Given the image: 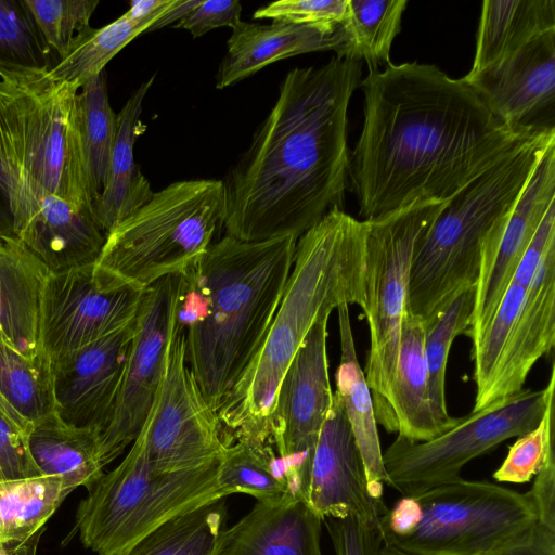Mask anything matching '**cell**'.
Listing matches in <instances>:
<instances>
[{"label":"cell","instance_id":"1","mask_svg":"<svg viewBox=\"0 0 555 555\" xmlns=\"http://www.w3.org/2000/svg\"><path fill=\"white\" fill-rule=\"evenodd\" d=\"M360 85L364 120L349 178L363 221L447 202L534 132L506 126L464 78L436 65L389 62Z\"/></svg>","mask_w":555,"mask_h":555},{"label":"cell","instance_id":"2","mask_svg":"<svg viewBox=\"0 0 555 555\" xmlns=\"http://www.w3.org/2000/svg\"><path fill=\"white\" fill-rule=\"evenodd\" d=\"M361 67L335 56L286 74L273 107L222 180L227 235L298 238L341 209L350 166L348 107Z\"/></svg>","mask_w":555,"mask_h":555},{"label":"cell","instance_id":"3","mask_svg":"<svg viewBox=\"0 0 555 555\" xmlns=\"http://www.w3.org/2000/svg\"><path fill=\"white\" fill-rule=\"evenodd\" d=\"M297 240L224 235L179 275L185 358L215 412L261 346L292 270Z\"/></svg>","mask_w":555,"mask_h":555},{"label":"cell","instance_id":"4","mask_svg":"<svg viewBox=\"0 0 555 555\" xmlns=\"http://www.w3.org/2000/svg\"><path fill=\"white\" fill-rule=\"evenodd\" d=\"M367 222L333 209L298 237L280 305L245 372L217 412L232 440L271 446L280 383L314 323L343 305H364Z\"/></svg>","mask_w":555,"mask_h":555},{"label":"cell","instance_id":"5","mask_svg":"<svg viewBox=\"0 0 555 555\" xmlns=\"http://www.w3.org/2000/svg\"><path fill=\"white\" fill-rule=\"evenodd\" d=\"M554 144L555 129L532 132L444 203L415 247L408 295L411 314L426 321L476 286L535 167Z\"/></svg>","mask_w":555,"mask_h":555},{"label":"cell","instance_id":"6","mask_svg":"<svg viewBox=\"0 0 555 555\" xmlns=\"http://www.w3.org/2000/svg\"><path fill=\"white\" fill-rule=\"evenodd\" d=\"M47 70L21 67L0 77V190L7 209L54 195L93 211L79 89Z\"/></svg>","mask_w":555,"mask_h":555},{"label":"cell","instance_id":"7","mask_svg":"<svg viewBox=\"0 0 555 555\" xmlns=\"http://www.w3.org/2000/svg\"><path fill=\"white\" fill-rule=\"evenodd\" d=\"M222 180L173 182L117 223L93 264L100 282L144 291L193 267L222 227Z\"/></svg>","mask_w":555,"mask_h":555},{"label":"cell","instance_id":"8","mask_svg":"<svg viewBox=\"0 0 555 555\" xmlns=\"http://www.w3.org/2000/svg\"><path fill=\"white\" fill-rule=\"evenodd\" d=\"M219 461L156 472L147 461L143 425L125 459L80 502L76 524L82 544L98 555H122L169 520L227 498L218 482Z\"/></svg>","mask_w":555,"mask_h":555},{"label":"cell","instance_id":"9","mask_svg":"<svg viewBox=\"0 0 555 555\" xmlns=\"http://www.w3.org/2000/svg\"><path fill=\"white\" fill-rule=\"evenodd\" d=\"M446 202H425L366 221L364 305L370 349L364 375L376 421L390 433L389 392L395 378L402 322L408 314L415 247Z\"/></svg>","mask_w":555,"mask_h":555},{"label":"cell","instance_id":"10","mask_svg":"<svg viewBox=\"0 0 555 555\" xmlns=\"http://www.w3.org/2000/svg\"><path fill=\"white\" fill-rule=\"evenodd\" d=\"M553 391L554 362L544 389L522 388L513 396L495 400L483 409L457 417L454 426L427 441L416 442L398 436L383 453L386 485L402 496H416L460 479L462 468L469 461L533 429Z\"/></svg>","mask_w":555,"mask_h":555},{"label":"cell","instance_id":"11","mask_svg":"<svg viewBox=\"0 0 555 555\" xmlns=\"http://www.w3.org/2000/svg\"><path fill=\"white\" fill-rule=\"evenodd\" d=\"M418 526L408 537L383 542L410 555H489L537 522L526 494L489 481H455L415 496Z\"/></svg>","mask_w":555,"mask_h":555},{"label":"cell","instance_id":"12","mask_svg":"<svg viewBox=\"0 0 555 555\" xmlns=\"http://www.w3.org/2000/svg\"><path fill=\"white\" fill-rule=\"evenodd\" d=\"M144 427L147 461L160 473L218 460L228 443L217 412L206 401L188 365L184 334L177 315L162 384Z\"/></svg>","mask_w":555,"mask_h":555},{"label":"cell","instance_id":"13","mask_svg":"<svg viewBox=\"0 0 555 555\" xmlns=\"http://www.w3.org/2000/svg\"><path fill=\"white\" fill-rule=\"evenodd\" d=\"M320 318L288 365L270 416V441L292 494L302 498L313 451L333 401L327 322Z\"/></svg>","mask_w":555,"mask_h":555},{"label":"cell","instance_id":"14","mask_svg":"<svg viewBox=\"0 0 555 555\" xmlns=\"http://www.w3.org/2000/svg\"><path fill=\"white\" fill-rule=\"evenodd\" d=\"M178 297L179 275L162 279L143 291L116 403L101 435L105 466L133 443L150 415L163 379Z\"/></svg>","mask_w":555,"mask_h":555},{"label":"cell","instance_id":"15","mask_svg":"<svg viewBox=\"0 0 555 555\" xmlns=\"http://www.w3.org/2000/svg\"><path fill=\"white\" fill-rule=\"evenodd\" d=\"M142 294L103 284L93 264L50 272L41 304V354L51 363L130 324Z\"/></svg>","mask_w":555,"mask_h":555},{"label":"cell","instance_id":"16","mask_svg":"<svg viewBox=\"0 0 555 555\" xmlns=\"http://www.w3.org/2000/svg\"><path fill=\"white\" fill-rule=\"evenodd\" d=\"M463 78L509 128L520 132L555 129V29Z\"/></svg>","mask_w":555,"mask_h":555},{"label":"cell","instance_id":"17","mask_svg":"<svg viewBox=\"0 0 555 555\" xmlns=\"http://www.w3.org/2000/svg\"><path fill=\"white\" fill-rule=\"evenodd\" d=\"M302 499L322 519L353 516L380 526L388 509L383 499L370 493L365 467L336 391L313 451Z\"/></svg>","mask_w":555,"mask_h":555},{"label":"cell","instance_id":"18","mask_svg":"<svg viewBox=\"0 0 555 555\" xmlns=\"http://www.w3.org/2000/svg\"><path fill=\"white\" fill-rule=\"evenodd\" d=\"M134 321L50 363L54 412L64 422L105 430L120 388Z\"/></svg>","mask_w":555,"mask_h":555},{"label":"cell","instance_id":"19","mask_svg":"<svg viewBox=\"0 0 555 555\" xmlns=\"http://www.w3.org/2000/svg\"><path fill=\"white\" fill-rule=\"evenodd\" d=\"M555 204V144L545 152L517 202L495 253L480 269L466 335L474 340L488 325L548 208Z\"/></svg>","mask_w":555,"mask_h":555},{"label":"cell","instance_id":"20","mask_svg":"<svg viewBox=\"0 0 555 555\" xmlns=\"http://www.w3.org/2000/svg\"><path fill=\"white\" fill-rule=\"evenodd\" d=\"M555 345V243L552 244L526 288L518 318L505 345L491 384L472 411L513 396L524 388L535 362Z\"/></svg>","mask_w":555,"mask_h":555},{"label":"cell","instance_id":"21","mask_svg":"<svg viewBox=\"0 0 555 555\" xmlns=\"http://www.w3.org/2000/svg\"><path fill=\"white\" fill-rule=\"evenodd\" d=\"M322 522L298 495L257 501L244 517L223 529L214 555H322Z\"/></svg>","mask_w":555,"mask_h":555},{"label":"cell","instance_id":"22","mask_svg":"<svg viewBox=\"0 0 555 555\" xmlns=\"http://www.w3.org/2000/svg\"><path fill=\"white\" fill-rule=\"evenodd\" d=\"M344 43L341 26L241 21L232 28L227 41V52L216 75V87H229L271 63L294 55L327 50L337 52Z\"/></svg>","mask_w":555,"mask_h":555},{"label":"cell","instance_id":"23","mask_svg":"<svg viewBox=\"0 0 555 555\" xmlns=\"http://www.w3.org/2000/svg\"><path fill=\"white\" fill-rule=\"evenodd\" d=\"M49 273L18 240L1 234L0 334L7 346L29 359L42 356L41 304Z\"/></svg>","mask_w":555,"mask_h":555},{"label":"cell","instance_id":"24","mask_svg":"<svg viewBox=\"0 0 555 555\" xmlns=\"http://www.w3.org/2000/svg\"><path fill=\"white\" fill-rule=\"evenodd\" d=\"M388 408L390 433L411 441H427L448 430L436 418L429 401L424 322L410 312L402 322Z\"/></svg>","mask_w":555,"mask_h":555},{"label":"cell","instance_id":"25","mask_svg":"<svg viewBox=\"0 0 555 555\" xmlns=\"http://www.w3.org/2000/svg\"><path fill=\"white\" fill-rule=\"evenodd\" d=\"M154 76L142 82L117 114V133L106 184L94 203V218L107 234L117 223L145 204L153 191L134 162L143 100Z\"/></svg>","mask_w":555,"mask_h":555},{"label":"cell","instance_id":"26","mask_svg":"<svg viewBox=\"0 0 555 555\" xmlns=\"http://www.w3.org/2000/svg\"><path fill=\"white\" fill-rule=\"evenodd\" d=\"M340 341V361L335 373L339 395L352 435L359 448L370 493L383 499L387 475L377 431V421L371 390L358 360L348 305L336 309Z\"/></svg>","mask_w":555,"mask_h":555},{"label":"cell","instance_id":"27","mask_svg":"<svg viewBox=\"0 0 555 555\" xmlns=\"http://www.w3.org/2000/svg\"><path fill=\"white\" fill-rule=\"evenodd\" d=\"M101 435L95 428L69 425L52 412L30 424L27 446L41 476L89 490L104 474Z\"/></svg>","mask_w":555,"mask_h":555},{"label":"cell","instance_id":"28","mask_svg":"<svg viewBox=\"0 0 555 555\" xmlns=\"http://www.w3.org/2000/svg\"><path fill=\"white\" fill-rule=\"evenodd\" d=\"M73 490L56 477L0 480V547L8 555H36L46 522Z\"/></svg>","mask_w":555,"mask_h":555},{"label":"cell","instance_id":"29","mask_svg":"<svg viewBox=\"0 0 555 555\" xmlns=\"http://www.w3.org/2000/svg\"><path fill=\"white\" fill-rule=\"evenodd\" d=\"M554 29V0L483 1L469 73L507 59L535 38Z\"/></svg>","mask_w":555,"mask_h":555},{"label":"cell","instance_id":"30","mask_svg":"<svg viewBox=\"0 0 555 555\" xmlns=\"http://www.w3.org/2000/svg\"><path fill=\"white\" fill-rule=\"evenodd\" d=\"M218 482L225 496L243 493L270 501L291 493L273 447L249 438L227 443L219 461Z\"/></svg>","mask_w":555,"mask_h":555},{"label":"cell","instance_id":"31","mask_svg":"<svg viewBox=\"0 0 555 555\" xmlns=\"http://www.w3.org/2000/svg\"><path fill=\"white\" fill-rule=\"evenodd\" d=\"M153 24L152 21H135L122 14L101 28L88 26L74 37L65 54L50 66L47 75L56 82H67L80 89Z\"/></svg>","mask_w":555,"mask_h":555},{"label":"cell","instance_id":"32","mask_svg":"<svg viewBox=\"0 0 555 555\" xmlns=\"http://www.w3.org/2000/svg\"><path fill=\"white\" fill-rule=\"evenodd\" d=\"M406 5V0H349L348 16L341 25L345 43L336 56L365 61L370 70L389 63Z\"/></svg>","mask_w":555,"mask_h":555},{"label":"cell","instance_id":"33","mask_svg":"<svg viewBox=\"0 0 555 555\" xmlns=\"http://www.w3.org/2000/svg\"><path fill=\"white\" fill-rule=\"evenodd\" d=\"M475 288L457 294L442 310L424 322V348L428 370V392L436 418L448 429L457 417L448 413L446 401V371L454 339L465 334L470 325L475 304Z\"/></svg>","mask_w":555,"mask_h":555},{"label":"cell","instance_id":"34","mask_svg":"<svg viewBox=\"0 0 555 555\" xmlns=\"http://www.w3.org/2000/svg\"><path fill=\"white\" fill-rule=\"evenodd\" d=\"M224 499L169 520L122 555H214L225 528Z\"/></svg>","mask_w":555,"mask_h":555},{"label":"cell","instance_id":"35","mask_svg":"<svg viewBox=\"0 0 555 555\" xmlns=\"http://www.w3.org/2000/svg\"><path fill=\"white\" fill-rule=\"evenodd\" d=\"M78 100L88 173L96 201L106 184L117 133V115L109 104L104 70L80 88Z\"/></svg>","mask_w":555,"mask_h":555},{"label":"cell","instance_id":"36","mask_svg":"<svg viewBox=\"0 0 555 555\" xmlns=\"http://www.w3.org/2000/svg\"><path fill=\"white\" fill-rule=\"evenodd\" d=\"M0 395L30 425L54 412L51 364L0 341Z\"/></svg>","mask_w":555,"mask_h":555},{"label":"cell","instance_id":"37","mask_svg":"<svg viewBox=\"0 0 555 555\" xmlns=\"http://www.w3.org/2000/svg\"><path fill=\"white\" fill-rule=\"evenodd\" d=\"M51 49L24 0H0V75L7 69H49Z\"/></svg>","mask_w":555,"mask_h":555},{"label":"cell","instance_id":"38","mask_svg":"<svg viewBox=\"0 0 555 555\" xmlns=\"http://www.w3.org/2000/svg\"><path fill=\"white\" fill-rule=\"evenodd\" d=\"M525 294V287L509 283L492 319L472 340L473 379L476 386L474 403L482 398L493 379L512 328L521 310Z\"/></svg>","mask_w":555,"mask_h":555},{"label":"cell","instance_id":"39","mask_svg":"<svg viewBox=\"0 0 555 555\" xmlns=\"http://www.w3.org/2000/svg\"><path fill=\"white\" fill-rule=\"evenodd\" d=\"M44 41L62 57L74 37L90 26L99 0H24Z\"/></svg>","mask_w":555,"mask_h":555},{"label":"cell","instance_id":"40","mask_svg":"<svg viewBox=\"0 0 555 555\" xmlns=\"http://www.w3.org/2000/svg\"><path fill=\"white\" fill-rule=\"evenodd\" d=\"M553 391L546 402L539 424L518 437L509 447L508 453L495 470L493 477L500 482L525 483L541 469L550 453L553 452Z\"/></svg>","mask_w":555,"mask_h":555},{"label":"cell","instance_id":"41","mask_svg":"<svg viewBox=\"0 0 555 555\" xmlns=\"http://www.w3.org/2000/svg\"><path fill=\"white\" fill-rule=\"evenodd\" d=\"M349 12V0H280L259 8L254 18L294 24L341 26Z\"/></svg>","mask_w":555,"mask_h":555},{"label":"cell","instance_id":"42","mask_svg":"<svg viewBox=\"0 0 555 555\" xmlns=\"http://www.w3.org/2000/svg\"><path fill=\"white\" fill-rule=\"evenodd\" d=\"M335 555H376L383 545L380 526L357 517L324 518Z\"/></svg>","mask_w":555,"mask_h":555},{"label":"cell","instance_id":"43","mask_svg":"<svg viewBox=\"0 0 555 555\" xmlns=\"http://www.w3.org/2000/svg\"><path fill=\"white\" fill-rule=\"evenodd\" d=\"M39 476L28 451L27 433L0 412V480Z\"/></svg>","mask_w":555,"mask_h":555},{"label":"cell","instance_id":"44","mask_svg":"<svg viewBox=\"0 0 555 555\" xmlns=\"http://www.w3.org/2000/svg\"><path fill=\"white\" fill-rule=\"evenodd\" d=\"M242 5L237 0L204 1L175 24L189 30L194 38L218 27L234 28L241 22Z\"/></svg>","mask_w":555,"mask_h":555},{"label":"cell","instance_id":"45","mask_svg":"<svg viewBox=\"0 0 555 555\" xmlns=\"http://www.w3.org/2000/svg\"><path fill=\"white\" fill-rule=\"evenodd\" d=\"M555 243V204L552 205L542 222L540 223L534 236L529 243L524 256L521 257L511 283L520 285L525 288L530 284L540 260Z\"/></svg>","mask_w":555,"mask_h":555},{"label":"cell","instance_id":"46","mask_svg":"<svg viewBox=\"0 0 555 555\" xmlns=\"http://www.w3.org/2000/svg\"><path fill=\"white\" fill-rule=\"evenodd\" d=\"M532 504L537 522L555 531V461L554 451L548 454L534 481L526 493Z\"/></svg>","mask_w":555,"mask_h":555},{"label":"cell","instance_id":"47","mask_svg":"<svg viewBox=\"0 0 555 555\" xmlns=\"http://www.w3.org/2000/svg\"><path fill=\"white\" fill-rule=\"evenodd\" d=\"M422 517L421 505L415 496H402L380 517L383 542L408 537L414 532Z\"/></svg>","mask_w":555,"mask_h":555},{"label":"cell","instance_id":"48","mask_svg":"<svg viewBox=\"0 0 555 555\" xmlns=\"http://www.w3.org/2000/svg\"><path fill=\"white\" fill-rule=\"evenodd\" d=\"M489 555H555V531L535 522L524 535Z\"/></svg>","mask_w":555,"mask_h":555},{"label":"cell","instance_id":"49","mask_svg":"<svg viewBox=\"0 0 555 555\" xmlns=\"http://www.w3.org/2000/svg\"><path fill=\"white\" fill-rule=\"evenodd\" d=\"M175 0H133L129 10L124 13L135 21L156 22Z\"/></svg>","mask_w":555,"mask_h":555},{"label":"cell","instance_id":"50","mask_svg":"<svg viewBox=\"0 0 555 555\" xmlns=\"http://www.w3.org/2000/svg\"><path fill=\"white\" fill-rule=\"evenodd\" d=\"M202 0H175L173 3L160 15V17L147 29L156 30L169 24L178 23L196 8Z\"/></svg>","mask_w":555,"mask_h":555},{"label":"cell","instance_id":"51","mask_svg":"<svg viewBox=\"0 0 555 555\" xmlns=\"http://www.w3.org/2000/svg\"><path fill=\"white\" fill-rule=\"evenodd\" d=\"M0 412L27 433L29 424L0 395Z\"/></svg>","mask_w":555,"mask_h":555},{"label":"cell","instance_id":"52","mask_svg":"<svg viewBox=\"0 0 555 555\" xmlns=\"http://www.w3.org/2000/svg\"><path fill=\"white\" fill-rule=\"evenodd\" d=\"M376 555H410L391 546L382 545Z\"/></svg>","mask_w":555,"mask_h":555},{"label":"cell","instance_id":"53","mask_svg":"<svg viewBox=\"0 0 555 555\" xmlns=\"http://www.w3.org/2000/svg\"><path fill=\"white\" fill-rule=\"evenodd\" d=\"M0 555H8V553L2 547H0Z\"/></svg>","mask_w":555,"mask_h":555},{"label":"cell","instance_id":"54","mask_svg":"<svg viewBox=\"0 0 555 555\" xmlns=\"http://www.w3.org/2000/svg\"><path fill=\"white\" fill-rule=\"evenodd\" d=\"M0 341H2V343H3V339H2V336H1V334H0ZM3 344H4V343H3Z\"/></svg>","mask_w":555,"mask_h":555},{"label":"cell","instance_id":"55","mask_svg":"<svg viewBox=\"0 0 555 555\" xmlns=\"http://www.w3.org/2000/svg\"><path fill=\"white\" fill-rule=\"evenodd\" d=\"M0 246H1V233H0Z\"/></svg>","mask_w":555,"mask_h":555}]
</instances>
